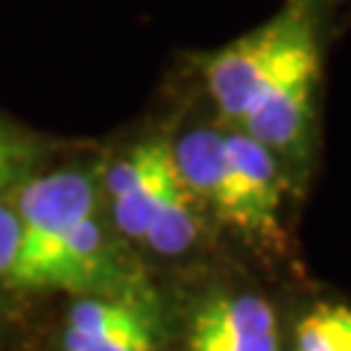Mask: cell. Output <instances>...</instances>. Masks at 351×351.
I'll use <instances>...</instances> for the list:
<instances>
[{"mask_svg": "<svg viewBox=\"0 0 351 351\" xmlns=\"http://www.w3.org/2000/svg\"><path fill=\"white\" fill-rule=\"evenodd\" d=\"M152 322L129 299H82L64 328V351H152Z\"/></svg>", "mask_w": 351, "mask_h": 351, "instance_id": "cell-6", "label": "cell"}, {"mask_svg": "<svg viewBox=\"0 0 351 351\" xmlns=\"http://www.w3.org/2000/svg\"><path fill=\"white\" fill-rule=\"evenodd\" d=\"M293 15L295 0H281V6L267 21H261L223 47L199 56V71L208 94H211L219 117L228 120L232 126L240 123L261 76L276 59L281 41L293 24Z\"/></svg>", "mask_w": 351, "mask_h": 351, "instance_id": "cell-3", "label": "cell"}, {"mask_svg": "<svg viewBox=\"0 0 351 351\" xmlns=\"http://www.w3.org/2000/svg\"><path fill=\"white\" fill-rule=\"evenodd\" d=\"M97 191L85 173L62 170L29 182L21 193V240L9 278L21 287H50V276L82 219L94 214Z\"/></svg>", "mask_w": 351, "mask_h": 351, "instance_id": "cell-1", "label": "cell"}, {"mask_svg": "<svg viewBox=\"0 0 351 351\" xmlns=\"http://www.w3.org/2000/svg\"><path fill=\"white\" fill-rule=\"evenodd\" d=\"M284 173L278 158L261 147L246 132H223V156L219 173L208 205L232 223L252 243L267 249L284 246L281 228V199H284Z\"/></svg>", "mask_w": 351, "mask_h": 351, "instance_id": "cell-2", "label": "cell"}, {"mask_svg": "<svg viewBox=\"0 0 351 351\" xmlns=\"http://www.w3.org/2000/svg\"><path fill=\"white\" fill-rule=\"evenodd\" d=\"M293 351H351V307L319 302L295 325Z\"/></svg>", "mask_w": 351, "mask_h": 351, "instance_id": "cell-7", "label": "cell"}, {"mask_svg": "<svg viewBox=\"0 0 351 351\" xmlns=\"http://www.w3.org/2000/svg\"><path fill=\"white\" fill-rule=\"evenodd\" d=\"M15 164H18V149H15L12 141H9L3 132H0V188H3V184L12 179Z\"/></svg>", "mask_w": 351, "mask_h": 351, "instance_id": "cell-10", "label": "cell"}, {"mask_svg": "<svg viewBox=\"0 0 351 351\" xmlns=\"http://www.w3.org/2000/svg\"><path fill=\"white\" fill-rule=\"evenodd\" d=\"M18 240H21L18 214L0 205V278H6L12 272V263L18 255Z\"/></svg>", "mask_w": 351, "mask_h": 351, "instance_id": "cell-9", "label": "cell"}, {"mask_svg": "<svg viewBox=\"0 0 351 351\" xmlns=\"http://www.w3.org/2000/svg\"><path fill=\"white\" fill-rule=\"evenodd\" d=\"M108 193L117 228L132 240H144L149 223L184 188L167 144H144L117 161L108 173Z\"/></svg>", "mask_w": 351, "mask_h": 351, "instance_id": "cell-4", "label": "cell"}, {"mask_svg": "<svg viewBox=\"0 0 351 351\" xmlns=\"http://www.w3.org/2000/svg\"><path fill=\"white\" fill-rule=\"evenodd\" d=\"M196 234H199V217H196V196L182 188L173 199L156 214L149 223L144 240L161 252V255H179L188 246H193Z\"/></svg>", "mask_w": 351, "mask_h": 351, "instance_id": "cell-8", "label": "cell"}, {"mask_svg": "<svg viewBox=\"0 0 351 351\" xmlns=\"http://www.w3.org/2000/svg\"><path fill=\"white\" fill-rule=\"evenodd\" d=\"M191 351H278L276 311L252 293L219 295L196 316Z\"/></svg>", "mask_w": 351, "mask_h": 351, "instance_id": "cell-5", "label": "cell"}]
</instances>
